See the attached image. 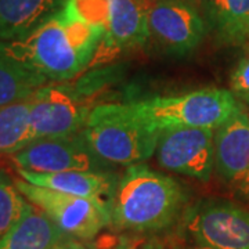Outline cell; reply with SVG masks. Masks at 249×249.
Returning <instances> with one entry per match:
<instances>
[{
    "instance_id": "16",
    "label": "cell",
    "mask_w": 249,
    "mask_h": 249,
    "mask_svg": "<svg viewBox=\"0 0 249 249\" xmlns=\"http://www.w3.org/2000/svg\"><path fill=\"white\" fill-rule=\"evenodd\" d=\"M67 234L31 204L24 217L0 238V249H50Z\"/></svg>"
},
{
    "instance_id": "10",
    "label": "cell",
    "mask_w": 249,
    "mask_h": 249,
    "mask_svg": "<svg viewBox=\"0 0 249 249\" xmlns=\"http://www.w3.org/2000/svg\"><path fill=\"white\" fill-rule=\"evenodd\" d=\"M18 169L35 173H61L71 170H101L103 163L90 151L82 133L40 139L11 155Z\"/></svg>"
},
{
    "instance_id": "2",
    "label": "cell",
    "mask_w": 249,
    "mask_h": 249,
    "mask_svg": "<svg viewBox=\"0 0 249 249\" xmlns=\"http://www.w3.org/2000/svg\"><path fill=\"white\" fill-rule=\"evenodd\" d=\"M184 202L186 193L175 178L142 163L133 165L118 180L109 226L126 231H160L176 222Z\"/></svg>"
},
{
    "instance_id": "18",
    "label": "cell",
    "mask_w": 249,
    "mask_h": 249,
    "mask_svg": "<svg viewBox=\"0 0 249 249\" xmlns=\"http://www.w3.org/2000/svg\"><path fill=\"white\" fill-rule=\"evenodd\" d=\"M47 83L50 82L42 75L0 52V107L31 98Z\"/></svg>"
},
{
    "instance_id": "15",
    "label": "cell",
    "mask_w": 249,
    "mask_h": 249,
    "mask_svg": "<svg viewBox=\"0 0 249 249\" xmlns=\"http://www.w3.org/2000/svg\"><path fill=\"white\" fill-rule=\"evenodd\" d=\"M208 25L223 45L249 42V0H208Z\"/></svg>"
},
{
    "instance_id": "1",
    "label": "cell",
    "mask_w": 249,
    "mask_h": 249,
    "mask_svg": "<svg viewBox=\"0 0 249 249\" xmlns=\"http://www.w3.org/2000/svg\"><path fill=\"white\" fill-rule=\"evenodd\" d=\"M104 37L106 34L82 21L67 1L32 34L0 42V52L49 82H67L89 68Z\"/></svg>"
},
{
    "instance_id": "17",
    "label": "cell",
    "mask_w": 249,
    "mask_h": 249,
    "mask_svg": "<svg viewBox=\"0 0 249 249\" xmlns=\"http://www.w3.org/2000/svg\"><path fill=\"white\" fill-rule=\"evenodd\" d=\"M34 142L31 98L0 107V157H11Z\"/></svg>"
},
{
    "instance_id": "14",
    "label": "cell",
    "mask_w": 249,
    "mask_h": 249,
    "mask_svg": "<svg viewBox=\"0 0 249 249\" xmlns=\"http://www.w3.org/2000/svg\"><path fill=\"white\" fill-rule=\"evenodd\" d=\"M68 0H0V42L32 34L61 11Z\"/></svg>"
},
{
    "instance_id": "9",
    "label": "cell",
    "mask_w": 249,
    "mask_h": 249,
    "mask_svg": "<svg viewBox=\"0 0 249 249\" xmlns=\"http://www.w3.org/2000/svg\"><path fill=\"white\" fill-rule=\"evenodd\" d=\"M147 19L152 40L178 55L196 50L208 31L204 18L188 0H148Z\"/></svg>"
},
{
    "instance_id": "11",
    "label": "cell",
    "mask_w": 249,
    "mask_h": 249,
    "mask_svg": "<svg viewBox=\"0 0 249 249\" xmlns=\"http://www.w3.org/2000/svg\"><path fill=\"white\" fill-rule=\"evenodd\" d=\"M214 168L227 186L249 199V115L241 108L214 130Z\"/></svg>"
},
{
    "instance_id": "4",
    "label": "cell",
    "mask_w": 249,
    "mask_h": 249,
    "mask_svg": "<svg viewBox=\"0 0 249 249\" xmlns=\"http://www.w3.org/2000/svg\"><path fill=\"white\" fill-rule=\"evenodd\" d=\"M132 104L139 115L160 132L186 127L216 130L241 108L231 91L224 89L193 90Z\"/></svg>"
},
{
    "instance_id": "21",
    "label": "cell",
    "mask_w": 249,
    "mask_h": 249,
    "mask_svg": "<svg viewBox=\"0 0 249 249\" xmlns=\"http://www.w3.org/2000/svg\"><path fill=\"white\" fill-rule=\"evenodd\" d=\"M230 88L234 97L249 103V54L238 62L231 73Z\"/></svg>"
},
{
    "instance_id": "12",
    "label": "cell",
    "mask_w": 249,
    "mask_h": 249,
    "mask_svg": "<svg viewBox=\"0 0 249 249\" xmlns=\"http://www.w3.org/2000/svg\"><path fill=\"white\" fill-rule=\"evenodd\" d=\"M19 178L35 186L46 187L71 196L88 198L106 206L109 211L115 194L118 178L101 170H71L61 173H35L29 170L18 169Z\"/></svg>"
},
{
    "instance_id": "23",
    "label": "cell",
    "mask_w": 249,
    "mask_h": 249,
    "mask_svg": "<svg viewBox=\"0 0 249 249\" xmlns=\"http://www.w3.org/2000/svg\"><path fill=\"white\" fill-rule=\"evenodd\" d=\"M50 249H91L88 245L82 244L79 240L76 238H72L70 235H65L62 240H60L58 242H55L53 247Z\"/></svg>"
},
{
    "instance_id": "20",
    "label": "cell",
    "mask_w": 249,
    "mask_h": 249,
    "mask_svg": "<svg viewBox=\"0 0 249 249\" xmlns=\"http://www.w3.org/2000/svg\"><path fill=\"white\" fill-rule=\"evenodd\" d=\"M68 3L82 21L107 36L109 19L108 0H68Z\"/></svg>"
},
{
    "instance_id": "22",
    "label": "cell",
    "mask_w": 249,
    "mask_h": 249,
    "mask_svg": "<svg viewBox=\"0 0 249 249\" xmlns=\"http://www.w3.org/2000/svg\"><path fill=\"white\" fill-rule=\"evenodd\" d=\"M140 244L136 238H132L129 235H121L115 240H112L111 245H108L104 249H139Z\"/></svg>"
},
{
    "instance_id": "25",
    "label": "cell",
    "mask_w": 249,
    "mask_h": 249,
    "mask_svg": "<svg viewBox=\"0 0 249 249\" xmlns=\"http://www.w3.org/2000/svg\"><path fill=\"white\" fill-rule=\"evenodd\" d=\"M187 249H213V248H209V247H204V245H196V247H190V248Z\"/></svg>"
},
{
    "instance_id": "3",
    "label": "cell",
    "mask_w": 249,
    "mask_h": 249,
    "mask_svg": "<svg viewBox=\"0 0 249 249\" xmlns=\"http://www.w3.org/2000/svg\"><path fill=\"white\" fill-rule=\"evenodd\" d=\"M160 130L144 121L133 104L106 103L93 107L82 136L103 165L133 166L155 154Z\"/></svg>"
},
{
    "instance_id": "26",
    "label": "cell",
    "mask_w": 249,
    "mask_h": 249,
    "mask_svg": "<svg viewBox=\"0 0 249 249\" xmlns=\"http://www.w3.org/2000/svg\"><path fill=\"white\" fill-rule=\"evenodd\" d=\"M91 249H93V248H91Z\"/></svg>"
},
{
    "instance_id": "24",
    "label": "cell",
    "mask_w": 249,
    "mask_h": 249,
    "mask_svg": "<svg viewBox=\"0 0 249 249\" xmlns=\"http://www.w3.org/2000/svg\"><path fill=\"white\" fill-rule=\"evenodd\" d=\"M139 249H168L162 242L157 240H150V241H144L140 244Z\"/></svg>"
},
{
    "instance_id": "7",
    "label": "cell",
    "mask_w": 249,
    "mask_h": 249,
    "mask_svg": "<svg viewBox=\"0 0 249 249\" xmlns=\"http://www.w3.org/2000/svg\"><path fill=\"white\" fill-rule=\"evenodd\" d=\"M184 229L196 245L213 249H249V212L238 205L205 199L184 214Z\"/></svg>"
},
{
    "instance_id": "5",
    "label": "cell",
    "mask_w": 249,
    "mask_h": 249,
    "mask_svg": "<svg viewBox=\"0 0 249 249\" xmlns=\"http://www.w3.org/2000/svg\"><path fill=\"white\" fill-rule=\"evenodd\" d=\"M89 85L50 82L31 97V126L36 140L82 133L93 108Z\"/></svg>"
},
{
    "instance_id": "19",
    "label": "cell",
    "mask_w": 249,
    "mask_h": 249,
    "mask_svg": "<svg viewBox=\"0 0 249 249\" xmlns=\"http://www.w3.org/2000/svg\"><path fill=\"white\" fill-rule=\"evenodd\" d=\"M31 206V202L19 193L16 180L0 166V238L17 224Z\"/></svg>"
},
{
    "instance_id": "13",
    "label": "cell",
    "mask_w": 249,
    "mask_h": 249,
    "mask_svg": "<svg viewBox=\"0 0 249 249\" xmlns=\"http://www.w3.org/2000/svg\"><path fill=\"white\" fill-rule=\"evenodd\" d=\"M108 34L101 42L104 53L133 50L150 39L148 0H108Z\"/></svg>"
},
{
    "instance_id": "8",
    "label": "cell",
    "mask_w": 249,
    "mask_h": 249,
    "mask_svg": "<svg viewBox=\"0 0 249 249\" xmlns=\"http://www.w3.org/2000/svg\"><path fill=\"white\" fill-rule=\"evenodd\" d=\"M155 157L162 169L208 181L214 169V130H160Z\"/></svg>"
},
{
    "instance_id": "6",
    "label": "cell",
    "mask_w": 249,
    "mask_h": 249,
    "mask_svg": "<svg viewBox=\"0 0 249 249\" xmlns=\"http://www.w3.org/2000/svg\"><path fill=\"white\" fill-rule=\"evenodd\" d=\"M16 186L27 201L40 209L64 234L72 238L93 240L111 223L109 211L96 201L35 186L22 178L16 180Z\"/></svg>"
}]
</instances>
